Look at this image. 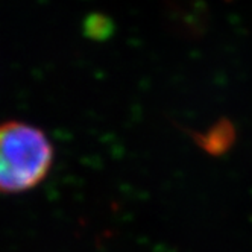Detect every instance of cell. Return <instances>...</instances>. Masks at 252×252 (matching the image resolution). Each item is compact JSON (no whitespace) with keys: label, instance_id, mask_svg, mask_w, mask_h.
<instances>
[{"label":"cell","instance_id":"obj_1","mask_svg":"<svg viewBox=\"0 0 252 252\" xmlns=\"http://www.w3.org/2000/svg\"><path fill=\"white\" fill-rule=\"evenodd\" d=\"M53 164V146L47 135L23 122L0 123V193L32 190Z\"/></svg>","mask_w":252,"mask_h":252},{"label":"cell","instance_id":"obj_2","mask_svg":"<svg viewBox=\"0 0 252 252\" xmlns=\"http://www.w3.org/2000/svg\"><path fill=\"white\" fill-rule=\"evenodd\" d=\"M234 137V131H232V126L228 125L226 122H222L219 125H216L214 128H211L207 135L202 137V146H208L210 151H216V148L220 146V148H226L228 143L232 140Z\"/></svg>","mask_w":252,"mask_h":252}]
</instances>
